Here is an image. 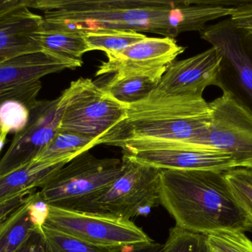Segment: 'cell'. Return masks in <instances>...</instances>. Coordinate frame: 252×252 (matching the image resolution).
<instances>
[{
	"label": "cell",
	"instance_id": "6da1fadb",
	"mask_svg": "<svg viewBox=\"0 0 252 252\" xmlns=\"http://www.w3.org/2000/svg\"><path fill=\"white\" fill-rule=\"evenodd\" d=\"M224 173L161 170L159 204L174 219L176 226L193 233L207 235L221 230H251V221Z\"/></svg>",
	"mask_w": 252,
	"mask_h": 252
},
{
	"label": "cell",
	"instance_id": "7a4b0ae2",
	"mask_svg": "<svg viewBox=\"0 0 252 252\" xmlns=\"http://www.w3.org/2000/svg\"><path fill=\"white\" fill-rule=\"evenodd\" d=\"M41 10V31L87 34L125 30L174 38L176 1L168 0H27Z\"/></svg>",
	"mask_w": 252,
	"mask_h": 252
},
{
	"label": "cell",
	"instance_id": "3957f363",
	"mask_svg": "<svg viewBox=\"0 0 252 252\" xmlns=\"http://www.w3.org/2000/svg\"><path fill=\"white\" fill-rule=\"evenodd\" d=\"M210 108L202 96L167 94L154 90L127 105L125 118L97 144L122 148L135 142H194L208 130Z\"/></svg>",
	"mask_w": 252,
	"mask_h": 252
},
{
	"label": "cell",
	"instance_id": "277c9868",
	"mask_svg": "<svg viewBox=\"0 0 252 252\" xmlns=\"http://www.w3.org/2000/svg\"><path fill=\"white\" fill-rule=\"evenodd\" d=\"M124 171L122 159L97 158L89 151L59 170L38 191L49 206L81 212L98 198Z\"/></svg>",
	"mask_w": 252,
	"mask_h": 252
},
{
	"label": "cell",
	"instance_id": "5b68a950",
	"mask_svg": "<svg viewBox=\"0 0 252 252\" xmlns=\"http://www.w3.org/2000/svg\"><path fill=\"white\" fill-rule=\"evenodd\" d=\"M62 108L60 131L98 140L125 118L127 105L114 99L90 78L72 81L59 96Z\"/></svg>",
	"mask_w": 252,
	"mask_h": 252
},
{
	"label": "cell",
	"instance_id": "8992f818",
	"mask_svg": "<svg viewBox=\"0 0 252 252\" xmlns=\"http://www.w3.org/2000/svg\"><path fill=\"white\" fill-rule=\"evenodd\" d=\"M122 161V174L81 213L130 220L148 215L159 204L161 170L142 165L124 155Z\"/></svg>",
	"mask_w": 252,
	"mask_h": 252
},
{
	"label": "cell",
	"instance_id": "52a82bcc",
	"mask_svg": "<svg viewBox=\"0 0 252 252\" xmlns=\"http://www.w3.org/2000/svg\"><path fill=\"white\" fill-rule=\"evenodd\" d=\"M200 36L220 57L216 86L252 112V50L248 32L229 17L207 25Z\"/></svg>",
	"mask_w": 252,
	"mask_h": 252
},
{
	"label": "cell",
	"instance_id": "ba28073f",
	"mask_svg": "<svg viewBox=\"0 0 252 252\" xmlns=\"http://www.w3.org/2000/svg\"><path fill=\"white\" fill-rule=\"evenodd\" d=\"M209 105L210 121L207 133L187 142L227 154L238 168L252 170V112L226 93Z\"/></svg>",
	"mask_w": 252,
	"mask_h": 252
},
{
	"label": "cell",
	"instance_id": "9c48e42d",
	"mask_svg": "<svg viewBox=\"0 0 252 252\" xmlns=\"http://www.w3.org/2000/svg\"><path fill=\"white\" fill-rule=\"evenodd\" d=\"M123 155L142 165L158 170H211L238 168L230 155L207 146L181 141L135 142L123 146Z\"/></svg>",
	"mask_w": 252,
	"mask_h": 252
},
{
	"label": "cell",
	"instance_id": "30bf717a",
	"mask_svg": "<svg viewBox=\"0 0 252 252\" xmlns=\"http://www.w3.org/2000/svg\"><path fill=\"white\" fill-rule=\"evenodd\" d=\"M45 225L96 246L125 247L154 242L131 220L50 206Z\"/></svg>",
	"mask_w": 252,
	"mask_h": 252
},
{
	"label": "cell",
	"instance_id": "8fae6325",
	"mask_svg": "<svg viewBox=\"0 0 252 252\" xmlns=\"http://www.w3.org/2000/svg\"><path fill=\"white\" fill-rule=\"evenodd\" d=\"M75 69L69 62L47 52L22 55L0 65V105L16 101L31 109L36 103L45 75Z\"/></svg>",
	"mask_w": 252,
	"mask_h": 252
},
{
	"label": "cell",
	"instance_id": "7c38bea8",
	"mask_svg": "<svg viewBox=\"0 0 252 252\" xmlns=\"http://www.w3.org/2000/svg\"><path fill=\"white\" fill-rule=\"evenodd\" d=\"M25 129L15 134L8 149L0 159V176L32 162L60 131L62 108L59 98L38 100L29 109Z\"/></svg>",
	"mask_w": 252,
	"mask_h": 252
},
{
	"label": "cell",
	"instance_id": "4fadbf2b",
	"mask_svg": "<svg viewBox=\"0 0 252 252\" xmlns=\"http://www.w3.org/2000/svg\"><path fill=\"white\" fill-rule=\"evenodd\" d=\"M185 47L170 37H148L121 51L106 53L107 61L99 66L96 75L135 72L164 73Z\"/></svg>",
	"mask_w": 252,
	"mask_h": 252
},
{
	"label": "cell",
	"instance_id": "5bb4252c",
	"mask_svg": "<svg viewBox=\"0 0 252 252\" xmlns=\"http://www.w3.org/2000/svg\"><path fill=\"white\" fill-rule=\"evenodd\" d=\"M220 57L215 47L192 57L174 61L156 90L167 94L202 96L206 87L217 84Z\"/></svg>",
	"mask_w": 252,
	"mask_h": 252
},
{
	"label": "cell",
	"instance_id": "9a60e30c",
	"mask_svg": "<svg viewBox=\"0 0 252 252\" xmlns=\"http://www.w3.org/2000/svg\"><path fill=\"white\" fill-rule=\"evenodd\" d=\"M26 1L0 16V65L22 55L42 51L37 35L43 17L31 11Z\"/></svg>",
	"mask_w": 252,
	"mask_h": 252
},
{
	"label": "cell",
	"instance_id": "2e32d148",
	"mask_svg": "<svg viewBox=\"0 0 252 252\" xmlns=\"http://www.w3.org/2000/svg\"><path fill=\"white\" fill-rule=\"evenodd\" d=\"M66 164L32 161L12 173L0 176V202L20 192L42 187Z\"/></svg>",
	"mask_w": 252,
	"mask_h": 252
},
{
	"label": "cell",
	"instance_id": "e0dca14e",
	"mask_svg": "<svg viewBox=\"0 0 252 252\" xmlns=\"http://www.w3.org/2000/svg\"><path fill=\"white\" fill-rule=\"evenodd\" d=\"M163 75L161 72L115 74L102 87L121 103L131 105L148 97L157 88Z\"/></svg>",
	"mask_w": 252,
	"mask_h": 252
},
{
	"label": "cell",
	"instance_id": "ac0fdd59",
	"mask_svg": "<svg viewBox=\"0 0 252 252\" xmlns=\"http://www.w3.org/2000/svg\"><path fill=\"white\" fill-rule=\"evenodd\" d=\"M37 39L42 51L72 64L75 68L81 67L83 56L91 51L81 33L40 31Z\"/></svg>",
	"mask_w": 252,
	"mask_h": 252
},
{
	"label": "cell",
	"instance_id": "d6986e66",
	"mask_svg": "<svg viewBox=\"0 0 252 252\" xmlns=\"http://www.w3.org/2000/svg\"><path fill=\"white\" fill-rule=\"evenodd\" d=\"M97 144V140L78 133L59 131L32 161L66 163Z\"/></svg>",
	"mask_w": 252,
	"mask_h": 252
},
{
	"label": "cell",
	"instance_id": "ffe728a7",
	"mask_svg": "<svg viewBox=\"0 0 252 252\" xmlns=\"http://www.w3.org/2000/svg\"><path fill=\"white\" fill-rule=\"evenodd\" d=\"M142 33L125 30H111L87 33L84 38L90 50H102L105 53L121 51L146 38Z\"/></svg>",
	"mask_w": 252,
	"mask_h": 252
},
{
	"label": "cell",
	"instance_id": "44dd1931",
	"mask_svg": "<svg viewBox=\"0 0 252 252\" xmlns=\"http://www.w3.org/2000/svg\"><path fill=\"white\" fill-rule=\"evenodd\" d=\"M41 230L53 252H115L118 248H121L94 245L59 232L45 224L41 228Z\"/></svg>",
	"mask_w": 252,
	"mask_h": 252
},
{
	"label": "cell",
	"instance_id": "7402d4cb",
	"mask_svg": "<svg viewBox=\"0 0 252 252\" xmlns=\"http://www.w3.org/2000/svg\"><path fill=\"white\" fill-rule=\"evenodd\" d=\"M159 252H211L207 236L193 233L175 226Z\"/></svg>",
	"mask_w": 252,
	"mask_h": 252
},
{
	"label": "cell",
	"instance_id": "603a6c76",
	"mask_svg": "<svg viewBox=\"0 0 252 252\" xmlns=\"http://www.w3.org/2000/svg\"><path fill=\"white\" fill-rule=\"evenodd\" d=\"M224 175L234 195L252 224V170L234 168L225 172Z\"/></svg>",
	"mask_w": 252,
	"mask_h": 252
},
{
	"label": "cell",
	"instance_id": "cb8c5ba5",
	"mask_svg": "<svg viewBox=\"0 0 252 252\" xmlns=\"http://www.w3.org/2000/svg\"><path fill=\"white\" fill-rule=\"evenodd\" d=\"M206 236L211 252H252V242L244 232L221 230Z\"/></svg>",
	"mask_w": 252,
	"mask_h": 252
},
{
	"label": "cell",
	"instance_id": "d4e9b609",
	"mask_svg": "<svg viewBox=\"0 0 252 252\" xmlns=\"http://www.w3.org/2000/svg\"><path fill=\"white\" fill-rule=\"evenodd\" d=\"M29 119V109L21 102L7 101L0 105V131L6 137L22 131Z\"/></svg>",
	"mask_w": 252,
	"mask_h": 252
},
{
	"label": "cell",
	"instance_id": "484cf974",
	"mask_svg": "<svg viewBox=\"0 0 252 252\" xmlns=\"http://www.w3.org/2000/svg\"><path fill=\"white\" fill-rule=\"evenodd\" d=\"M29 216V207L22 217L0 239V252H16L34 229Z\"/></svg>",
	"mask_w": 252,
	"mask_h": 252
},
{
	"label": "cell",
	"instance_id": "4316f807",
	"mask_svg": "<svg viewBox=\"0 0 252 252\" xmlns=\"http://www.w3.org/2000/svg\"><path fill=\"white\" fill-rule=\"evenodd\" d=\"M16 252H53L41 232V228L34 227Z\"/></svg>",
	"mask_w": 252,
	"mask_h": 252
},
{
	"label": "cell",
	"instance_id": "83f0119b",
	"mask_svg": "<svg viewBox=\"0 0 252 252\" xmlns=\"http://www.w3.org/2000/svg\"><path fill=\"white\" fill-rule=\"evenodd\" d=\"M230 19L238 28L252 31V1H243L238 4Z\"/></svg>",
	"mask_w": 252,
	"mask_h": 252
},
{
	"label": "cell",
	"instance_id": "f1b7e54d",
	"mask_svg": "<svg viewBox=\"0 0 252 252\" xmlns=\"http://www.w3.org/2000/svg\"><path fill=\"white\" fill-rule=\"evenodd\" d=\"M50 206L39 198L38 191L29 206V216L35 227L41 228L45 224L49 216Z\"/></svg>",
	"mask_w": 252,
	"mask_h": 252
},
{
	"label": "cell",
	"instance_id": "f546056e",
	"mask_svg": "<svg viewBox=\"0 0 252 252\" xmlns=\"http://www.w3.org/2000/svg\"><path fill=\"white\" fill-rule=\"evenodd\" d=\"M36 190L37 189H32V190L20 192L1 201L0 202V220L17 210L28 199L30 195H32Z\"/></svg>",
	"mask_w": 252,
	"mask_h": 252
},
{
	"label": "cell",
	"instance_id": "4dcf8cb0",
	"mask_svg": "<svg viewBox=\"0 0 252 252\" xmlns=\"http://www.w3.org/2000/svg\"><path fill=\"white\" fill-rule=\"evenodd\" d=\"M163 245L155 241L145 245L131 246V247H121L115 252H159Z\"/></svg>",
	"mask_w": 252,
	"mask_h": 252
},
{
	"label": "cell",
	"instance_id": "1f68e13d",
	"mask_svg": "<svg viewBox=\"0 0 252 252\" xmlns=\"http://www.w3.org/2000/svg\"><path fill=\"white\" fill-rule=\"evenodd\" d=\"M23 1L24 0H0V16L20 5Z\"/></svg>",
	"mask_w": 252,
	"mask_h": 252
},
{
	"label": "cell",
	"instance_id": "d6a6232c",
	"mask_svg": "<svg viewBox=\"0 0 252 252\" xmlns=\"http://www.w3.org/2000/svg\"><path fill=\"white\" fill-rule=\"evenodd\" d=\"M6 139H7V137L4 136V135L1 133V131H0V152H1L3 147H4V144H5L6 142Z\"/></svg>",
	"mask_w": 252,
	"mask_h": 252
},
{
	"label": "cell",
	"instance_id": "836d02e7",
	"mask_svg": "<svg viewBox=\"0 0 252 252\" xmlns=\"http://www.w3.org/2000/svg\"><path fill=\"white\" fill-rule=\"evenodd\" d=\"M248 35L249 38H250V44H251V47L252 50V31H249Z\"/></svg>",
	"mask_w": 252,
	"mask_h": 252
}]
</instances>
